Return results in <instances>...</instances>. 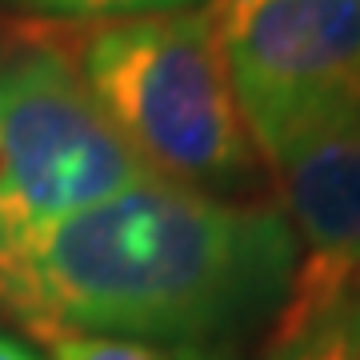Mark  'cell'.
Returning <instances> with one entry per match:
<instances>
[{
    "label": "cell",
    "mask_w": 360,
    "mask_h": 360,
    "mask_svg": "<svg viewBox=\"0 0 360 360\" xmlns=\"http://www.w3.org/2000/svg\"><path fill=\"white\" fill-rule=\"evenodd\" d=\"M153 180L89 92L72 40L0 32V252Z\"/></svg>",
    "instance_id": "obj_3"
},
{
    "label": "cell",
    "mask_w": 360,
    "mask_h": 360,
    "mask_svg": "<svg viewBox=\"0 0 360 360\" xmlns=\"http://www.w3.org/2000/svg\"><path fill=\"white\" fill-rule=\"evenodd\" d=\"M232 96L260 156L360 116L356 0H208Z\"/></svg>",
    "instance_id": "obj_4"
},
{
    "label": "cell",
    "mask_w": 360,
    "mask_h": 360,
    "mask_svg": "<svg viewBox=\"0 0 360 360\" xmlns=\"http://www.w3.org/2000/svg\"><path fill=\"white\" fill-rule=\"evenodd\" d=\"M208 0H0V8L40 25H108L129 16L180 13V8H205Z\"/></svg>",
    "instance_id": "obj_7"
},
{
    "label": "cell",
    "mask_w": 360,
    "mask_h": 360,
    "mask_svg": "<svg viewBox=\"0 0 360 360\" xmlns=\"http://www.w3.org/2000/svg\"><path fill=\"white\" fill-rule=\"evenodd\" d=\"M180 360H236V352H200V348H180Z\"/></svg>",
    "instance_id": "obj_10"
},
{
    "label": "cell",
    "mask_w": 360,
    "mask_h": 360,
    "mask_svg": "<svg viewBox=\"0 0 360 360\" xmlns=\"http://www.w3.org/2000/svg\"><path fill=\"white\" fill-rule=\"evenodd\" d=\"M0 360H44L37 348L28 345L25 336L8 333V328H0Z\"/></svg>",
    "instance_id": "obj_9"
},
{
    "label": "cell",
    "mask_w": 360,
    "mask_h": 360,
    "mask_svg": "<svg viewBox=\"0 0 360 360\" xmlns=\"http://www.w3.org/2000/svg\"><path fill=\"white\" fill-rule=\"evenodd\" d=\"M356 4H360V0H356Z\"/></svg>",
    "instance_id": "obj_11"
},
{
    "label": "cell",
    "mask_w": 360,
    "mask_h": 360,
    "mask_svg": "<svg viewBox=\"0 0 360 360\" xmlns=\"http://www.w3.org/2000/svg\"><path fill=\"white\" fill-rule=\"evenodd\" d=\"M296 240V269L269 333L360 300V116L312 129L264 160Z\"/></svg>",
    "instance_id": "obj_5"
},
{
    "label": "cell",
    "mask_w": 360,
    "mask_h": 360,
    "mask_svg": "<svg viewBox=\"0 0 360 360\" xmlns=\"http://www.w3.org/2000/svg\"><path fill=\"white\" fill-rule=\"evenodd\" d=\"M264 360H360V300L264 336Z\"/></svg>",
    "instance_id": "obj_6"
},
{
    "label": "cell",
    "mask_w": 360,
    "mask_h": 360,
    "mask_svg": "<svg viewBox=\"0 0 360 360\" xmlns=\"http://www.w3.org/2000/svg\"><path fill=\"white\" fill-rule=\"evenodd\" d=\"M72 56L148 176L217 200H272L269 165L232 96L208 8L80 28Z\"/></svg>",
    "instance_id": "obj_2"
},
{
    "label": "cell",
    "mask_w": 360,
    "mask_h": 360,
    "mask_svg": "<svg viewBox=\"0 0 360 360\" xmlns=\"http://www.w3.org/2000/svg\"><path fill=\"white\" fill-rule=\"evenodd\" d=\"M44 360H180V348L129 340V336H89V333H56L40 340Z\"/></svg>",
    "instance_id": "obj_8"
},
{
    "label": "cell",
    "mask_w": 360,
    "mask_h": 360,
    "mask_svg": "<svg viewBox=\"0 0 360 360\" xmlns=\"http://www.w3.org/2000/svg\"><path fill=\"white\" fill-rule=\"evenodd\" d=\"M296 269L276 200L141 180L0 252V316L28 336L89 333L236 352L272 328Z\"/></svg>",
    "instance_id": "obj_1"
}]
</instances>
